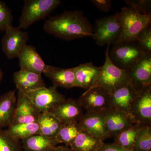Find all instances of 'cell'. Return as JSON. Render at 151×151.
<instances>
[{"instance_id":"1","label":"cell","mask_w":151,"mask_h":151,"mask_svg":"<svg viewBox=\"0 0 151 151\" xmlns=\"http://www.w3.org/2000/svg\"><path fill=\"white\" fill-rule=\"evenodd\" d=\"M44 30L47 33L66 40L92 37L93 27L83 13L65 11L45 21Z\"/></svg>"},{"instance_id":"2","label":"cell","mask_w":151,"mask_h":151,"mask_svg":"<svg viewBox=\"0 0 151 151\" xmlns=\"http://www.w3.org/2000/svg\"><path fill=\"white\" fill-rule=\"evenodd\" d=\"M116 15L122 28V34L118 42L135 41L140 32L151 24V14L140 13L131 7L123 8Z\"/></svg>"},{"instance_id":"3","label":"cell","mask_w":151,"mask_h":151,"mask_svg":"<svg viewBox=\"0 0 151 151\" xmlns=\"http://www.w3.org/2000/svg\"><path fill=\"white\" fill-rule=\"evenodd\" d=\"M110 45H107L105 63L98 78L90 88L101 87L111 94L119 87L130 83V79L128 71L120 69L111 61L109 56Z\"/></svg>"},{"instance_id":"4","label":"cell","mask_w":151,"mask_h":151,"mask_svg":"<svg viewBox=\"0 0 151 151\" xmlns=\"http://www.w3.org/2000/svg\"><path fill=\"white\" fill-rule=\"evenodd\" d=\"M145 53L136 41H128L113 45L109 50V56L117 67L129 71Z\"/></svg>"},{"instance_id":"5","label":"cell","mask_w":151,"mask_h":151,"mask_svg":"<svg viewBox=\"0 0 151 151\" xmlns=\"http://www.w3.org/2000/svg\"><path fill=\"white\" fill-rule=\"evenodd\" d=\"M60 3L59 0H26L19 28L26 29L36 22L48 17Z\"/></svg>"},{"instance_id":"6","label":"cell","mask_w":151,"mask_h":151,"mask_svg":"<svg viewBox=\"0 0 151 151\" xmlns=\"http://www.w3.org/2000/svg\"><path fill=\"white\" fill-rule=\"evenodd\" d=\"M122 32V26L116 14L97 20L92 37L98 45H111L118 42Z\"/></svg>"},{"instance_id":"7","label":"cell","mask_w":151,"mask_h":151,"mask_svg":"<svg viewBox=\"0 0 151 151\" xmlns=\"http://www.w3.org/2000/svg\"><path fill=\"white\" fill-rule=\"evenodd\" d=\"M56 89L54 86H45L24 94L40 113H46L50 112L58 104L65 99Z\"/></svg>"},{"instance_id":"8","label":"cell","mask_w":151,"mask_h":151,"mask_svg":"<svg viewBox=\"0 0 151 151\" xmlns=\"http://www.w3.org/2000/svg\"><path fill=\"white\" fill-rule=\"evenodd\" d=\"M129 72L130 84L139 92L151 88V52H147Z\"/></svg>"},{"instance_id":"9","label":"cell","mask_w":151,"mask_h":151,"mask_svg":"<svg viewBox=\"0 0 151 151\" xmlns=\"http://www.w3.org/2000/svg\"><path fill=\"white\" fill-rule=\"evenodd\" d=\"M78 100L87 112L103 113L111 107V94L101 87L87 89Z\"/></svg>"},{"instance_id":"10","label":"cell","mask_w":151,"mask_h":151,"mask_svg":"<svg viewBox=\"0 0 151 151\" xmlns=\"http://www.w3.org/2000/svg\"><path fill=\"white\" fill-rule=\"evenodd\" d=\"M29 35L18 27H13L5 31L2 40V48L9 59L17 57L19 53L27 45Z\"/></svg>"},{"instance_id":"11","label":"cell","mask_w":151,"mask_h":151,"mask_svg":"<svg viewBox=\"0 0 151 151\" xmlns=\"http://www.w3.org/2000/svg\"><path fill=\"white\" fill-rule=\"evenodd\" d=\"M108 138L115 136L135 123L132 117L114 107L103 112Z\"/></svg>"},{"instance_id":"12","label":"cell","mask_w":151,"mask_h":151,"mask_svg":"<svg viewBox=\"0 0 151 151\" xmlns=\"http://www.w3.org/2000/svg\"><path fill=\"white\" fill-rule=\"evenodd\" d=\"M130 115L135 122L151 126V88L140 93L132 102Z\"/></svg>"},{"instance_id":"13","label":"cell","mask_w":151,"mask_h":151,"mask_svg":"<svg viewBox=\"0 0 151 151\" xmlns=\"http://www.w3.org/2000/svg\"><path fill=\"white\" fill-rule=\"evenodd\" d=\"M50 113L55 116L62 124L78 122L83 115L82 108L78 100L72 98L62 100Z\"/></svg>"},{"instance_id":"14","label":"cell","mask_w":151,"mask_h":151,"mask_svg":"<svg viewBox=\"0 0 151 151\" xmlns=\"http://www.w3.org/2000/svg\"><path fill=\"white\" fill-rule=\"evenodd\" d=\"M78 123L83 131L102 141L108 138L103 113L87 112L82 115Z\"/></svg>"},{"instance_id":"15","label":"cell","mask_w":151,"mask_h":151,"mask_svg":"<svg viewBox=\"0 0 151 151\" xmlns=\"http://www.w3.org/2000/svg\"><path fill=\"white\" fill-rule=\"evenodd\" d=\"M40 113L24 92L18 90L16 107L12 125L37 122Z\"/></svg>"},{"instance_id":"16","label":"cell","mask_w":151,"mask_h":151,"mask_svg":"<svg viewBox=\"0 0 151 151\" xmlns=\"http://www.w3.org/2000/svg\"><path fill=\"white\" fill-rule=\"evenodd\" d=\"M20 69L42 75L47 66L35 47L27 45L19 53Z\"/></svg>"},{"instance_id":"17","label":"cell","mask_w":151,"mask_h":151,"mask_svg":"<svg viewBox=\"0 0 151 151\" xmlns=\"http://www.w3.org/2000/svg\"><path fill=\"white\" fill-rule=\"evenodd\" d=\"M139 94L130 83L119 87L110 94L111 107L118 108L130 116L131 105Z\"/></svg>"},{"instance_id":"18","label":"cell","mask_w":151,"mask_h":151,"mask_svg":"<svg viewBox=\"0 0 151 151\" xmlns=\"http://www.w3.org/2000/svg\"><path fill=\"white\" fill-rule=\"evenodd\" d=\"M43 73L50 79L53 86L56 88L68 89L76 87L73 68H63L47 65Z\"/></svg>"},{"instance_id":"19","label":"cell","mask_w":151,"mask_h":151,"mask_svg":"<svg viewBox=\"0 0 151 151\" xmlns=\"http://www.w3.org/2000/svg\"><path fill=\"white\" fill-rule=\"evenodd\" d=\"M102 66L97 67L92 63L80 64L73 68L76 87L89 89L93 86L98 78Z\"/></svg>"},{"instance_id":"20","label":"cell","mask_w":151,"mask_h":151,"mask_svg":"<svg viewBox=\"0 0 151 151\" xmlns=\"http://www.w3.org/2000/svg\"><path fill=\"white\" fill-rule=\"evenodd\" d=\"M13 79L18 90L24 93L46 86L42 75L22 69L14 73Z\"/></svg>"},{"instance_id":"21","label":"cell","mask_w":151,"mask_h":151,"mask_svg":"<svg viewBox=\"0 0 151 151\" xmlns=\"http://www.w3.org/2000/svg\"><path fill=\"white\" fill-rule=\"evenodd\" d=\"M16 90H12L0 96V130L9 127L13 122L16 107Z\"/></svg>"},{"instance_id":"22","label":"cell","mask_w":151,"mask_h":151,"mask_svg":"<svg viewBox=\"0 0 151 151\" xmlns=\"http://www.w3.org/2000/svg\"><path fill=\"white\" fill-rule=\"evenodd\" d=\"M58 144L55 138L38 134L22 140L25 151H45L54 149Z\"/></svg>"},{"instance_id":"23","label":"cell","mask_w":151,"mask_h":151,"mask_svg":"<svg viewBox=\"0 0 151 151\" xmlns=\"http://www.w3.org/2000/svg\"><path fill=\"white\" fill-rule=\"evenodd\" d=\"M104 143L99 138L82 130L70 148L73 151H99Z\"/></svg>"},{"instance_id":"24","label":"cell","mask_w":151,"mask_h":151,"mask_svg":"<svg viewBox=\"0 0 151 151\" xmlns=\"http://www.w3.org/2000/svg\"><path fill=\"white\" fill-rule=\"evenodd\" d=\"M37 122L39 126V134L54 138L62 124L50 112L40 113Z\"/></svg>"},{"instance_id":"25","label":"cell","mask_w":151,"mask_h":151,"mask_svg":"<svg viewBox=\"0 0 151 151\" xmlns=\"http://www.w3.org/2000/svg\"><path fill=\"white\" fill-rule=\"evenodd\" d=\"M142 124L135 122L114 137V143L132 151Z\"/></svg>"},{"instance_id":"26","label":"cell","mask_w":151,"mask_h":151,"mask_svg":"<svg viewBox=\"0 0 151 151\" xmlns=\"http://www.w3.org/2000/svg\"><path fill=\"white\" fill-rule=\"evenodd\" d=\"M82 130L78 122L63 124L55 138L58 144L63 143L67 147H70Z\"/></svg>"},{"instance_id":"27","label":"cell","mask_w":151,"mask_h":151,"mask_svg":"<svg viewBox=\"0 0 151 151\" xmlns=\"http://www.w3.org/2000/svg\"><path fill=\"white\" fill-rule=\"evenodd\" d=\"M6 131L13 138L22 140L39 134V126L37 122L16 124L11 125Z\"/></svg>"},{"instance_id":"28","label":"cell","mask_w":151,"mask_h":151,"mask_svg":"<svg viewBox=\"0 0 151 151\" xmlns=\"http://www.w3.org/2000/svg\"><path fill=\"white\" fill-rule=\"evenodd\" d=\"M151 150V127L143 124L135 141L132 151H147Z\"/></svg>"},{"instance_id":"29","label":"cell","mask_w":151,"mask_h":151,"mask_svg":"<svg viewBox=\"0 0 151 151\" xmlns=\"http://www.w3.org/2000/svg\"><path fill=\"white\" fill-rule=\"evenodd\" d=\"M19 140L11 137L6 130H0V151H22Z\"/></svg>"},{"instance_id":"30","label":"cell","mask_w":151,"mask_h":151,"mask_svg":"<svg viewBox=\"0 0 151 151\" xmlns=\"http://www.w3.org/2000/svg\"><path fill=\"white\" fill-rule=\"evenodd\" d=\"M135 41L146 53L151 52V24L140 32Z\"/></svg>"},{"instance_id":"31","label":"cell","mask_w":151,"mask_h":151,"mask_svg":"<svg viewBox=\"0 0 151 151\" xmlns=\"http://www.w3.org/2000/svg\"><path fill=\"white\" fill-rule=\"evenodd\" d=\"M13 16L12 12L5 3L0 1V31L12 27Z\"/></svg>"},{"instance_id":"32","label":"cell","mask_w":151,"mask_h":151,"mask_svg":"<svg viewBox=\"0 0 151 151\" xmlns=\"http://www.w3.org/2000/svg\"><path fill=\"white\" fill-rule=\"evenodd\" d=\"M125 3L143 14H151V0H126Z\"/></svg>"},{"instance_id":"33","label":"cell","mask_w":151,"mask_h":151,"mask_svg":"<svg viewBox=\"0 0 151 151\" xmlns=\"http://www.w3.org/2000/svg\"><path fill=\"white\" fill-rule=\"evenodd\" d=\"M90 1L103 12H108L112 7V1L111 0H91Z\"/></svg>"},{"instance_id":"34","label":"cell","mask_w":151,"mask_h":151,"mask_svg":"<svg viewBox=\"0 0 151 151\" xmlns=\"http://www.w3.org/2000/svg\"><path fill=\"white\" fill-rule=\"evenodd\" d=\"M99 151H132L123 147L115 143H104Z\"/></svg>"},{"instance_id":"35","label":"cell","mask_w":151,"mask_h":151,"mask_svg":"<svg viewBox=\"0 0 151 151\" xmlns=\"http://www.w3.org/2000/svg\"><path fill=\"white\" fill-rule=\"evenodd\" d=\"M55 151H73L68 147L63 146H60L56 147Z\"/></svg>"},{"instance_id":"36","label":"cell","mask_w":151,"mask_h":151,"mask_svg":"<svg viewBox=\"0 0 151 151\" xmlns=\"http://www.w3.org/2000/svg\"><path fill=\"white\" fill-rule=\"evenodd\" d=\"M3 76H4V73H3L1 69H0V83H1L2 79Z\"/></svg>"},{"instance_id":"37","label":"cell","mask_w":151,"mask_h":151,"mask_svg":"<svg viewBox=\"0 0 151 151\" xmlns=\"http://www.w3.org/2000/svg\"><path fill=\"white\" fill-rule=\"evenodd\" d=\"M56 147L54 149H51V150H48L45 151H55V149H56Z\"/></svg>"},{"instance_id":"38","label":"cell","mask_w":151,"mask_h":151,"mask_svg":"<svg viewBox=\"0 0 151 151\" xmlns=\"http://www.w3.org/2000/svg\"><path fill=\"white\" fill-rule=\"evenodd\" d=\"M147 151H151V150H150Z\"/></svg>"}]
</instances>
